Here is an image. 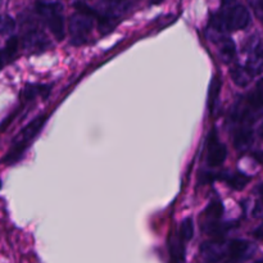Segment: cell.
I'll list each match as a JSON object with an SVG mask.
<instances>
[{"label":"cell","mask_w":263,"mask_h":263,"mask_svg":"<svg viewBox=\"0 0 263 263\" xmlns=\"http://www.w3.org/2000/svg\"><path fill=\"white\" fill-rule=\"evenodd\" d=\"M221 80L218 79V76L213 77L212 82H211V87H210V105L211 109L215 105L216 100H217L218 95H220V90H221Z\"/></svg>","instance_id":"obj_19"},{"label":"cell","mask_w":263,"mask_h":263,"mask_svg":"<svg viewBox=\"0 0 263 263\" xmlns=\"http://www.w3.org/2000/svg\"><path fill=\"white\" fill-rule=\"evenodd\" d=\"M256 263H263V262H262V259H258V261H257Z\"/></svg>","instance_id":"obj_26"},{"label":"cell","mask_w":263,"mask_h":263,"mask_svg":"<svg viewBox=\"0 0 263 263\" xmlns=\"http://www.w3.org/2000/svg\"><path fill=\"white\" fill-rule=\"evenodd\" d=\"M50 85H41V84H30L23 89L22 97L23 100H32L36 97L46 98L50 94Z\"/></svg>","instance_id":"obj_10"},{"label":"cell","mask_w":263,"mask_h":263,"mask_svg":"<svg viewBox=\"0 0 263 263\" xmlns=\"http://www.w3.org/2000/svg\"><path fill=\"white\" fill-rule=\"evenodd\" d=\"M231 77H233L234 82H235L238 86L244 87L252 81V79H253L254 76L248 71L247 67L235 66L233 69H231Z\"/></svg>","instance_id":"obj_11"},{"label":"cell","mask_w":263,"mask_h":263,"mask_svg":"<svg viewBox=\"0 0 263 263\" xmlns=\"http://www.w3.org/2000/svg\"><path fill=\"white\" fill-rule=\"evenodd\" d=\"M254 235H256L257 239H261L262 238V228H261V226H259V228L257 229V231H256V233H254Z\"/></svg>","instance_id":"obj_21"},{"label":"cell","mask_w":263,"mask_h":263,"mask_svg":"<svg viewBox=\"0 0 263 263\" xmlns=\"http://www.w3.org/2000/svg\"><path fill=\"white\" fill-rule=\"evenodd\" d=\"M228 151L226 146L218 140L216 133L211 134L210 141H208V153H207V162L210 166L218 167L225 162Z\"/></svg>","instance_id":"obj_7"},{"label":"cell","mask_w":263,"mask_h":263,"mask_svg":"<svg viewBox=\"0 0 263 263\" xmlns=\"http://www.w3.org/2000/svg\"><path fill=\"white\" fill-rule=\"evenodd\" d=\"M216 43L218 44V54H220L221 61H223L225 63H230V62L235 58V43H234L230 37H228V36H223V37H221L220 40H217Z\"/></svg>","instance_id":"obj_9"},{"label":"cell","mask_w":263,"mask_h":263,"mask_svg":"<svg viewBox=\"0 0 263 263\" xmlns=\"http://www.w3.org/2000/svg\"><path fill=\"white\" fill-rule=\"evenodd\" d=\"M36 10L45 20L51 33L59 41L64 39V21L62 14V5L58 3L40 2L36 4Z\"/></svg>","instance_id":"obj_3"},{"label":"cell","mask_w":263,"mask_h":263,"mask_svg":"<svg viewBox=\"0 0 263 263\" xmlns=\"http://www.w3.org/2000/svg\"><path fill=\"white\" fill-rule=\"evenodd\" d=\"M108 2H123V0H108Z\"/></svg>","instance_id":"obj_25"},{"label":"cell","mask_w":263,"mask_h":263,"mask_svg":"<svg viewBox=\"0 0 263 263\" xmlns=\"http://www.w3.org/2000/svg\"><path fill=\"white\" fill-rule=\"evenodd\" d=\"M254 217H261V213H262V210H261V203H257L256 204V211H254Z\"/></svg>","instance_id":"obj_20"},{"label":"cell","mask_w":263,"mask_h":263,"mask_svg":"<svg viewBox=\"0 0 263 263\" xmlns=\"http://www.w3.org/2000/svg\"><path fill=\"white\" fill-rule=\"evenodd\" d=\"M17 51H18V37L13 36V37H10L9 40H8V43L5 44L4 50L0 51L3 62L12 61V59L15 57V54H17Z\"/></svg>","instance_id":"obj_15"},{"label":"cell","mask_w":263,"mask_h":263,"mask_svg":"<svg viewBox=\"0 0 263 263\" xmlns=\"http://www.w3.org/2000/svg\"><path fill=\"white\" fill-rule=\"evenodd\" d=\"M22 46L25 50L30 51V53H41L50 48L51 44L45 33L39 30H31L22 39Z\"/></svg>","instance_id":"obj_6"},{"label":"cell","mask_w":263,"mask_h":263,"mask_svg":"<svg viewBox=\"0 0 263 263\" xmlns=\"http://www.w3.org/2000/svg\"><path fill=\"white\" fill-rule=\"evenodd\" d=\"M46 122V116L41 115L39 117H36L35 120L31 121L26 127H23L21 130V133L13 140V145L10 148L9 153L7 154V157L4 158V163L12 164L15 163L18 159L22 157L23 152H25L26 146L39 135V133L41 131V128L44 127Z\"/></svg>","instance_id":"obj_1"},{"label":"cell","mask_w":263,"mask_h":263,"mask_svg":"<svg viewBox=\"0 0 263 263\" xmlns=\"http://www.w3.org/2000/svg\"><path fill=\"white\" fill-rule=\"evenodd\" d=\"M223 213V205L220 200H215V202H211V204L208 205V208L204 212V222H217L221 218Z\"/></svg>","instance_id":"obj_13"},{"label":"cell","mask_w":263,"mask_h":263,"mask_svg":"<svg viewBox=\"0 0 263 263\" xmlns=\"http://www.w3.org/2000/svg\"><path fill=\"white\" fill-rule=\"evenodd\" d=\"M221 2H222L223 7H229V5L233 4V3L235 2V0H221Z\"/></svg>","instance_id":"obj_22"},{"label":"cell","mask_w":263,"mask_h":263,"mask_svg":"<svg viewBox=\"0 0 263 263\" xmlns=\"http://www.w3.org/2000/svg\"><path fill=\"white\" fill-rule=\"evenodd\" d=\"M170 253H171L172 259L177 263H184L185 259V251L184 244L180 236L172 235L170 238Z\"/></svg>","instance_id":"obj_12"},{"label":"cell","mask_w":263,"mask_h":263,"mask_svg":"<svg viewBox=\"0 0 263 263\" xmlns=\"http://www.w3.org/2000/svg\"><path fill=\"white\" fill-rule=\"evenodd\" d=\"M202 263H231L229 240L215 239L200 247Z\"/></svg>","instance_id":"obj_4"},{"label":"cell","mask_w":263,"mask_h":263,"mask_svg":"<svg viewBox=\"0 0 263 263\" xmlns=\"http://www.w3.org/2000/svg\"><path fill=\"white\" fill-rule=\"evenodd\" d=\"M194 236V221L192 217L185 218L180 226V238L182 241L192 240Z\"/></svg>","instance_id":"obj_16"},{"label":"cell","mask_w":263,"mask_h":263,"mask_svg":"<svg viewBox=\"0 0 263 263\" xmlns=\"http://www.w3.org/2000/svg\"><path fill=\"white\" fill-rule=\"evenodd\" d=\"M15 28V22L10 15H0V35H8L12 33Z\"/></svg>","instance_id":"obj_18"},{"label":"cell","mask_w":263,"mask_h":263,"mask_svg":"<svg viewBox=\"0 0 263 263\" xmlns=\"http://www.w3.org/2000/svg\"><path fill=\"white\" fill-rule=\"evenodd\" d=\"M77 8H80L79 13L72 15L69 18L68 23V30L72 36V41L76 45L85 43L87 40V36L91 32L92 28V18L91 15L94 14L92 10L89 8L85 7L82 4H76Z\"/></svg>","instance_id":"obj_2"},{"label":"cell","mask_w":263,"mask_h":263,"mask_svg":"<svg viewBox=\"0 0 263 263\" xmlns=\"http://www.w3.org/2000/svg\"><path fill=\"white\" fill-rule=\"evenodd\" d=\"M0 187H2V182H0Z\"/></svg>","instance_id":"obj_27"},{"label":"cell","mask_w":263,"mask_h":263,"mask_svg":"<svg viewBox=\"0 0 263 263\" xmlns=\"http://www.w3.org/2000/svg\"><path fill=\"white\" fill-rule=\"evenodd\" d=\"M254 141V133L251 127H240L234 134V145L238 151L246 152Z\"/></svg>","instance_id":"obj_8"},{"label":"cell","mask_w":263,"mask_h":263,"mask_svg":"<svg viewBox=\"0 0 263 263\" xmlns=\"http://www.w3.org/2000/svg\"><path fill=\"white\" fill-rule=\"evenodd\" d=\"M2 2H3V0H0V4H2Z\"/></svg>","instance_id":"obj_28"},{"label":"cell","mask_w":263,"mask_h":263,"mask_svg":"<svg viewBox=\"0 0 263 263\" xmlns=\"http://www.w3.org/2000/svg\"><path fill=\"white\" fill-rule=\"evenodd\" d=\"M161 2H162V0H153L154 4H157V3H161Z\"/></svg>","instance_id":"obj_24"},{"label":"cell","mask_w":263,"mask_h":263,"mask_svg":"<svg viewBox=\"0 0 263 263\" xmlns=\"http://www.w3.org/2000/svg\"><path fill=\"white\" fill-rule=\"evenodd\" d=\"M3 64H4V62H3V58H2V54H0V67L3 66Z\"/></svg>","instance_id":"obj_23"},{"label":"cell","mask_w":263,"mask_h":263,"mask_svg":"<svg viewBox=\"0 0 263 263\" xmlns=\"http://www.w3.org/2000/svg\"><path fill=\"white\" fill-rule=\"evenodd\" d=\"M248 105L254 110V112H259L262 107V91H261V84H257V89L254 90L253 94L248 97Z\"/></svg>","instance_id":"obj_17"},{"label":"cell","mask_w":263,"mask_h":263,"mask_svg":"<svg viewBox=\"0 0 263 263\" xmlns=\"http://www.w3.org/2000/svg\"><path fill=\"white\" fill-rule=\"evenodd\" d=\"M226 181H228L229 186L233 187L234 190H243L249 184L251 177L244 174H240V172H236V174L226 176Z\"/></svg>","instance_id":"obj_14"},{"label":"cell","mask_w":263,"mask_h":263,"mask_svg":"<svg viewBox=\"0 0 263 263\" xmlns=\"http://www.w3.org/2000/svg\"><path fill=\"white\" fill-rule=\"evenodd\" d=\"M231 263H244L256 254L257 247L248 240L234 239L229 240Z\"/></svg>","instance_id":"obj_5"}]
</instances>
